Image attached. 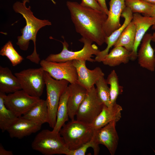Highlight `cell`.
I'll use <instances>...</instances> for the list:
<instances>
[{"mask_svg": "<svg viewBox=\"0 0 155 155\" xmlns=\"http://www.w3.org/2000/svg\"><path fill=\"white\" fill-rule=\"evenodd\" d=\"M152 36L150 33L145 35L137 51V58L140 67L153 72L155 70V55L154 50L151 44Z\"/></svg>", "mask_w": 155, "mask_h": 155, "instance_id": "9a60e30c", "label": "cell"}, {"mask_svg": "<svg viewBox=\"0 0 155 155\" xmlns=\"http://www.w3.org/2000/svg\"><path fill=\"white\" fill-rule=\"evenodd\" d=\"M44 79L46 88V99L49 126L54 127L56 121L57 109L60 97L69 83L67 80H58L51 77L45 71Z\"/></svg>", "mask_w": 155, "mask_h": 155, "instance_id": "8992f818", "label": "cell"}, {"mask_svg": "<svg viewBox=\"0 0 155 155\" xmlns=\"http://www.w3.org/2000/svg\"><path fill=\"white\" fill-rule=\"evenodd\" d=\"M13 8L16 13L22 16L26 22L25 26L21 30L22 35L17 37L16 44L21 50L26 51L28 49L30 41L32 40L34 44L33 51L26 58L33 63L39 64L40 59L36 51V35L40 28L51 25V23L48 20H41L36 18L32 11L30 6L27 7L23 2L16 1L13 4Z\"/></svg>", "mask_w": 155, "mask_h": 155, "instance_id": "7a4b0ae2", "label": "cell"}, {"mask_svg": "<svg viewBox=\"0 0 155 155\" xmlns=\"http://www.w3.org/2000/svg\"><path fill=\"white\" fill-rule=\"evenodd\" d=\"M94 131L91 125L74 119L65 124L59 132L69 149L73 150L90 141Z\"/></svg>", "mask_w": 155, "mask_h": 155, "instance_id": "3957f363", "label": "cell"}, {"mask_svg": "<svg viewBox=\"0 0 155 155\" xmlns=\"http://www.w3.org/2000/svg\"><path fill=\"white\" fill-rule=\"evenodd\" d=\"M49 0L51 1L54 4H56L54 0Z\"/></svg>", "mask_w": 155, "mask_h": 155, "instance_id": "74e56055", "label": "cell"}, {"mask_svg": "<svg viewBox=\"0 0 155 155\" xmlns=\"http://www.w3.org/2000/svg\"><path fill=\"white\" fill-rule=\"evenodd\" d=\"M69 95L67 106L68 114L71 120L74 119L80 106L84 100L88 91L78 84H70L68 85Z\"/></svg>", "mask_w": 155, "mask_h": 155, "instance_id": "e0dca14e", "label": "cell"}, {"mask_svg": "<svg viewBox=\"0 0 155 155\" xmlns=\"http://www.w3.org/2000/svg\"><path fill=\"white\" fill-rule=\"evenodd\" d=\"M22 89L16 77L7 67L0 66V92L11 93Z\"/></svg>", "mask_w": 155, "mask_h": 155, "instance_id": "ffe728a7", "label": "cell"}, {"mask_svg": "<svg viewBox=\"0 0 155 155\" xmlns=\"http://www.w3.org/2000/svg\"><path fill=\"white\" fill-rule=\"evenodd\" d=\"M86 61H72L78 75V83L90 91L96 82L104 74L101 68L96 67L93 70L88 69L86 67Z\"/></svg>", "mask_w": 155, "mask_h": 155, "instance_id": "7c38bea8", "label": "cell"}, {"mask_svg": "<svg viewBox=\"0 0 155 155\" xmlns=\"http://www.w3.org/2000/svg\"><path fill=\"white\" fill-rule=\"evenodd\" d=\"M5 94L0 92V128L2 132L7 131L18 117L5 105L4 97Z\"/></svg>", "mask_w": 155, "mask_h": 155, "instance_id": "d4e9b609", "label": "cell"}, {"mask_svg": "<svg viewBox=\"0 0 155 155\" xmlns=\"http://www.w3.org/2000/svg\"><path fill=\"white\" fill-rule=\"evenodd\" d=\"M40 99V98L31 96L21 89L5 94L4 102L6 107L19 117L28 112Z\"/></svg>", "mask_w": 155, "mask_h": 155, "instance_id": "30bf717a", "label": "cell"}, {"mask_svg": "<svg viewBox=\"0 0 155 155\" xmlns=\"http://www.w3.org/2000/svg\"><path fill=\"white\" fill-rule=\"evenodd\" d=\"M29 1L30 0H23V2L25 4H26L27 3H29Z\"/></svg>", "mask_w": 155, "mask_h": 155, "instance_id": "8d00e7d4", "label": "cell"}, {"mask_svg": "<svg viewBox=\"0 0 155 155\" xmlns=\"http://www.w3.org/2000/svg\"><path fill=\"white\" fill-rule=\"evenodd\" d=\"M23 117L34 121L41 125L48 123V110L46 100L40 99Z\"/></svg>", "mask_w": 155, "mask_h": 155, "instance_id": "7402d4cb", "label": "cell"}, {"mask_svg": "<svg viewBox=\"0 0 155 155\" xmlns=\"http://www.w3.org/2000/svg\"><path fill=\"white\" fill-rule=\"evenodd\" d=\"M90 147L93 149L94 155L98 154L100 150L99 146L95 143L92 138L90 141L78 148L73 150H69L67 155H84L88 148Z\"/></svg>", "mask_w": 155, "mask_h": 155, "instance_id": "f546056e", "label": "cell"}, {"mask_svg": "<svg viewBox=\"0 0 155 155\" xmlns=\"http://www.w3.org/2000/svg\"><path fill=\"white\" fill-rule=\"evenodd\" d=\"M144 1L152 5H155V0H143Z\"/></svg>", "mask_w": 155, "mask_h": 155, "instance_id": "e575fe53", "label": "cell"}, {"mask_svg": "<svg viewBox=\"0 0 155 155\" xmlns=\"http://www.w3.org/2000/svg\"><path fill=\"white\" fill-rule=\"evenodd\" d=\"M95 84L97 95L102 103L108 107L112 106L113 104L111 102L110 88L104 76L99 78Z\"/></svg>", "mask_w": 155, "mask_h": 155, "instance_id": "4316f807", "label": "cell"}, {"mask_svg": "<svg viewBox=\"0 0 155 155\" xmlns=\"http://www.w3.org/2000/svg\"><path fill=\"white\" fill-rule=\"evenodd\" d=\"M117 122L112 121L104 127L94 130L92 139L97 145L102 144L108 149L111 155L117 150L119 138L116 129Z\"/></svg>", "mask_w": 155, "mask_h": 155, "instance_id": "8fae6325", "label": "cell"}, {"mask_svg": "<svg viewBox=\"0 0 155 155\" xmlns=\"http://www.w3.org/2000/svg\"><path fill=\"white\" fill-rule=\"evenodd\" d=\"M13 152L5 149L1 144H0V155H13Z\"/></svg>", "mask_w": 155, "mask_h": 155, "instance_id": "d6a6232c", "label": "cell"}, {"mask_svg": "<svg viewBox=\"0 0 155 155\" xmlns=\"http://www.w3.org/2000/svg\"><path fill=\"white\" fill-rule=\"evenodd\" d=\"M99 5L102 8L104 12L107 15L108 13V9L107 8L106 0H96Z\"/></svg>", "mask_w": 155, "mask_h": 155, "instance_id": "1f68e13d", "label": "cell"}, {"mask_svg": "<svg viewBox=\"0 0 155 155\" xmlns=\"http://www.w3.org/2000/svg\"><path fill=\"white\" fill-rule=\"evenodd\" d=\"M106 80L108 84L110 85L111 102L112 104H114L116 103L118 96L122 94L123 87L120 85L118 76L115 70L111 71Z\"/></svg>", "mask_w": 155, "mask_h": 155, "instance_id": "484cf974", "label": "cell"}, {"mask_svg": "<svg viewBox=\"0 0 155 155\" xmlns=\"http://www.w3.org/2000/svg\"><path fill=\"white\" fill-rule=\"evenodd\" d=\"M32 149L44 155L67 154L69 150L59 132L43 129L38 133L31 144Z\"/></svg>", "mask_w": 155, "mask_h": 155, "instance_id": "277c9868", "label": "cell"}, {"mask_svg": "<svg viewBox=\"0 0 155 155\" xmlns=\"http://www.w3.org/2000/svg\"><path fill=\"white\" fill-rule=\"evenodd\" d=\"M62 37L64 41L59 40L62 44V51L58 54H50L45 59V60L56 62L74 60L88 61L91 62L95 61L94 59L92 58L93 55H97L100 51L95 44H92V41L82 37L79 41L84 44L83 48L80 51H73L68 49V43L64 40V37Z\"/></svg>", "mask_w": 155, "mask_h": 155, "instance_id": "5b68a950", "label": "cell"}, {"mask_svg": "<svg viewBox=\"0 0 155 155\" xmlns=\"http://www.w3.org/2000/svg\"><path fill=\"white\" fill-rule=\"evenodd\" d=\"M0 55L7 57L13 67L20 63L24 60L22 57L14 48L10 40L2 47L0 51Z\"/></svg>", "mask_w": 155, "mask_h": 155, "instance_id": "83f0119b", "label": "cell"}, {"mask_svg": "<svg viewBox=\"0 0 155 155\" xmlns=\"http://www.w3.org/2000/svg\"><path fill=\"white\" fill-rule=\"evenodd\" d=\"M126 7L125 0H110L108 17L104 26L107 36L121 26L120 18Z\"/></svg>", "mask_w": 155, "mask_h": 155, "instance_id": "2e32d148", "label": "cell"}, {"mask_svg": "<svg viewBox=\"0 0 155 155\" xmlns=\"http://www.w3.org/2000/svg\"><path fill=\"white\" fill-rule=\"evenodd\" d=\"M135 35V27L131 21L124 30L114 45L121 46L131 52L132 50Z\"/></svg>", "mask_w": 155, "mask_h": 155, "instance_id": "cb8c5ba5", "label": "cell"}, {"mask_svg": "<svg viewBox=\"0 0 155 155\" xmlns=\"http://www.w3.org/2000/svg\"><path fill=\"white\" fill-rule=\"evenodd\" d=\"M42 125L22 116L18 118L7 131L11 138L20 139L36 132Z\"/></svg>", "mask_w": 155, "mask_h": 155, "instance_id": "5bb4252c", "label": "cell"}, {"mask_svg": "<svg viewBox=\"0 0 155 155\" xmlns=\"http://www.w3.org/2000/svg\"><path fill=\"white\" fill-rule=\"evenodd\" d=\"M45 71L41 67L29 68L14 73L22 89L29 95L40 98L45 85Z\"/></svg>", "mask_w": 155, "mask_h": 155, "instance_id": "52a82bcc", "label": "cell"}, {"mask_svg": "<svg viewBox=\"0 0 155 155\" xmlns=\"http://www.w3.org/2000/svg\"><path fill=\"white\" fill-rule=\"evenodd\" d=\"M149 16L153 17L155 20L154 23L152 26V30H155V5H153Z\"/></svg>", "mask_w": 155, "mask_h": 155, "instance_id": "836d02e7", "label": "cell"}, {"mask_svg": "<svg viewBox=\"0 0 155 155\" xmlns=\"http://www.w3.org/2000/svg\"><path fill=\"white\" fill-rule=\"evenodd\" d=\"M66 5L77 33L99 46L105 43L107 36L104 26L108 17L106 14L76 2L68 1Z\"/></svg>", "mask_w": 155, "mask_h": 155, "instance_id": "6da1fadb", "label": "cell"}, {"mask_svg": "<svg viewBox=\"0 0 155 155\" xmlns=\"http://www.w3.org/2000/svg\"><path fill=\"white\" fill-rule=\"evenodd\" d=\"M110 52L101 59L104 65L115 67L122 63H128L130 60L131 52L121 46L114 47Z\"/></svg>", "mask_w": 155, "mask_h": 155, "instance_id": "44dd1931", "label": "cell"}, {"mask_svg": "<svg viewBox=\"0 0 155 155\" xmlns=\"http://www.w3.org/2000/svg\"><path fill=\"white\" fill-rule=\"evenodd\" d=\"M39 64L44 71L54 79L66 80L70 84L78 83L77 73L72 61L56 62L43 59Z\"/></svg>", "mask_w": 155, "mask_h": 155, "instance_id": "9c48e42d", "label": "cell"}, {"mask_svg": "<svg viewBox=\"0 0 155 155\" xmlns=\"http://www.w3.org/2000/svg\"><path fill=\"white\" fill-rule=\"evenodd\" d=\"M122 107L116 103L111 107L104 105L103 108L91 125L94 129L100 128L112 121L117 122L121 117Z\"/></svg>", "mask_w": 155, "mask_h": 155, "instance_id": "ac0fdd59", "label": "cell"}, {"mask_svg": "<svg viewBox=\"0 0 155 155\" xmlns=\"http://www.w3.org/2000/svg\"><path fill=\"white\" fill-rule=\"evenodd\" d=\"M152 41L155 42V32H154L152 34ZM155 51V49L154 50Z\"/></svg>", "mask_w": 155, "mask_h": 155, "instance_id": "d590c367", "label": "cell"}, {"mask_svg": "<svg viewBox=\"0 0 155 155\" xmlns=\"http://www.w3.org/2000/svg\"><path fill=\"white\" fill-rule=\"evenodd\" d=\"M133 14L129 8L126 7H125L121 15V17L124 19L123 24L119 28L107 36L105 42L107 46L104 50L100 51L96 56L94 59L95 61L100 62L101 59L108 53L110 49L114 46L124 30L132 20Z\"/></svg>", "mask_w": 155, "mask_h": 155, "instance_id": "d6986e66", "label": "cell"}, {"mask_svg": "<svg viewBox=\"0 0 155 155\" xmlns=\"http://www.w3.org/2000/svg\"><path fill=\"white\" fill-rule=\"evenodd\" d=\"M125 4L133 13H142L148 16L153 5L143 0H125Z\"/></svg>", "mask_w": 155, "mask_h": 155, "instance_id": "f1b7e54d", "label": "cell"}, {"mask_svg": "<svg viewBox=\"0 0 155 155\" xmlns=\"http://www.w3.org/2000/svg\"><path fill=\"white\" fill-rule=\"evenodd\" d=\"M80 4L83 6L104 12L96 0H82Z\"/></svg>", "mask_w": 155, "mask_h": 155, "instance_id": "4dcf8cb0", "label": "cell"}, {"mask_svg": "<svg viewBox=\"0 0 155 155\" xmlns=\"http://www.w3.org/2000/svg\"><path fill=\"white\" fill-rule=\"evenodd\" d=\"M104 105L98 96L96 88L93 86L88 91L79 108L76 119L91 125L101 111Z\"/></svg>", "mask_w": 155, "mask_h": 155, "instance_id": "ba28073f", "label": "cell"}, {"mask_svg": "<svg viewBox=\"0 0 155 155\" xmlns=\"http://www.w3.org/2000/svg\"><path fill=\"white\" fill-rule=\"evenodd\" d=\"M69 95L68 86L60 99L57 111L56 123L52 130L54 132H59L65 122L69 120V117L67 106Z\"/></svg>", "mask_w": 155, "mask_h": 155, "instance_id": "603a6c76", "label": "cell"}, {"mask_svg": "<svg viewBox=\"0 0 155 155\" xmlns=\"http://www.w3.org/2000/svg\"><path fill=\"white\" fill-rule=\"evenodd\" d=\"M132 21L135 27V35L133 49L131 52L130 60L137 58L138 48L148 29L154 24L155 20L151 16H143L137 13H133Z\"/></svg>", "mask_w": 155, "mask_h": 155, "instance_id": "4fadbf2b", "label": "cell"}]
</instances>
